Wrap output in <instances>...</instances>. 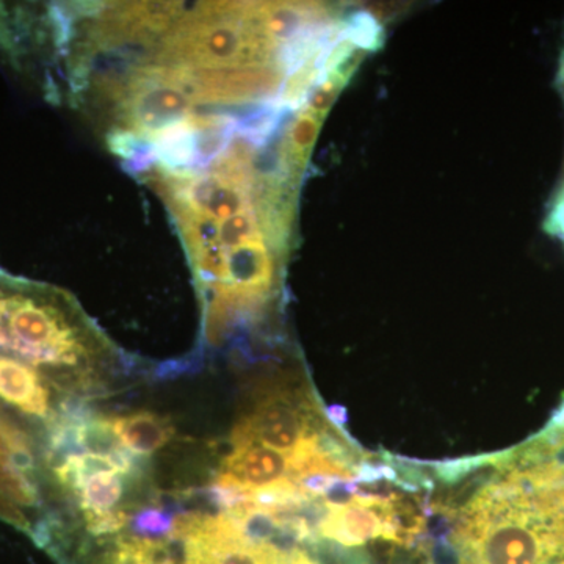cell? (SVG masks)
Segmentation results:
<instances>
[{
  "label": "cell",
  "instance_id": "8992f818",
  "mask_svg": "<svg viewBox=\"0 0 564 564\" xmlns=\"http://www.w3.org/2000/svg\"><path fill=\"white\" fill-rule=\"evenodd\" d=\"M110 425L120 443L129 452L140 456L155 454L174 436L169 419L150 411L110 417Z\"/></svg>",
  "mask_w": 564,
  "mask_h": 564
},
{
  "label": "cell",
  "instance_id": "5b68a950",
  "mask_svg": "<svg viewBox=\"0 0 564 564\" xmlns=\"http://www.w3.org/2000/svg\"><path fill=\"white\" fill-rule=\"evenodd\" d=\"M0 399L22 413L46 417L50 391L31 366L0 352Z\"/></svg>",
  "mask_w": 564,
  "mask_h": 564
},
{
  "label": "cell",
  "instance_id": "3957f363",
  "mask_svg": "<svg viewBox=\"0 0 564 564\" xmlns=\"http://www.w3.org/2000/svg\"><path fill=\"white\" fill-rule=\"evenodd\" d=\"M101 564H210L203 549L170 534L166 540L121 538Z\"/></svg>",
  "mask_w": 564,
  "mask_h": 564
},
{
  "label": "cell",
  "instance_id": "8fae6325",
  "mask_svg": "<svg viewBox=\"0 0 564 564\" xmlns=\"http://www.w3.org/2000/svg\"><path fill=\"white\" fill-rule=\"evenodd\" d=\"M0 518L7 519V521H10L11 524H17L18 527H21V529H29L28 521H25L24 516L18 511V508L14 507L13 502H10L7 497H3L2 494H0Z\"/></svg>",
  "mask_w": 564,
  "mask_h": 564
},
{
  "label": "cell",
  "instance_id": "52a82bcc",
  "mask_svg": "<svg viewBox=\"0 0 564 564\" xmlns=\"http://www.w3.org/2000/svg\"><path fill=\"white\" fill-rule=\"evenodd\" d=\"M76 494L84 514L115 510L122 497L121 474L117 470H98L87 477Z\"/></svg>",
  "mask_w": 564,
  "mask_h": 564
},
{
  "label": "cell",
  "instance_id": "277c9868",
  "mask_svg": "<svg viewBox=\"0 0 564 564\" xmlns=\"http://www.w3.org/2000/svg\"><path fill=\"white\" fill-rule=\"evenodd\" d=\"M221 473L231 475L239 484L250 489L292 480L289 455L258 444L232 447L231 454L223 462Z\"/></svg>",
  "mask_w": 564,
  "mask_h": 564
},
{
  "label": "cell",
  "instance_id": "7c38bea8",
  "mask_svg": "<svg viewBox=\"0 0 564 564\" xmlns=\"http://www.w3.org/2000/svg\"><path fill=\"white\" fill-rule=\"evenodd\" d=\"M560 84H562L563 87V95H564V55L562 61V68H560V77H558Z\"/></svg>",
  "mask_w": 564,
  "mask_h": 564
},
{
  "label": "cell",
  "instance_id": "ba28073f",
  "mask_svg": "<svg viewBox=\"0 0 564 564\" xmlns=\"http://www.w3.org/2000/svg\"><path fill=\"white\" fill-rule=\"evenodd\" d=\"M176 514L174 511L161 507L141 508L131 519L132 532L139 538L148 540H163L169 538L174 529Z\"/></svg>",
  "mask_w": 564,
  "mask_h": 564
},
{
  "label": "cell",
  "instance_id": "6da1fadb",
  "mask_svg": "<svg viewBox=\"0 0 564 564\" xmlns=\"http://www.w3.org/2000/svg\"><path fill=\"white\" fill-rule=\"evenodd\" d=\"M98 340L68 296L0 272V352L32 366L77 367Z\"/></svg>",
  "mask_w": 564,
  "mask_h": 564
},
{
  "label": "cell",
  "instance_id": "30bf717a",
  "mask_svg": "<svg viewBox=\"0 0 564 564\" xmlns=\"http://www.w3.org/2000/svg\"><path fill=\"white\" fill-rule=\"evenodd\" d=\"M545 229L554 234L564 243V185L556 196L554 207L549 214L547 221H545Z\"/></svg>",
  "mask_w": 564,
  "mask_h": 564
},
{
  "label": "cell",
  "instance_id": "9c48e42d",
  "mask_svg": "<svg viewBox=\"0 0 564 564\" xmlns=\"http://www.w3.org/2000/svg\"><path fill=\"white\" fill-rule=\"evenodd\" d=\"M85 516V522H87L88 532L101 536V534H113L120 532L122 527L128 525L131 522V518L126 511L111 510L107 513Z\"/></svg>",
  "mask_w": 564,
  "mask_h": 564
},
{
  "label": "cell",
  "instance_id": "7a4b0ae2",
  "mask_svg": "<svg viewBox=\"0 0 564 564\" xmlns=\"http://www.w3.org/2000/svg\"><path fill=\"white\" fill-rule=\"evenodd\" d=\"M313 397L274 386L256 397L251 410L234 426L232 447L258 444L291 455L300 445L328 432Z\"/></svg>",
  "mask_w": 564,
  "mask_h": 564
}]
</instances>
